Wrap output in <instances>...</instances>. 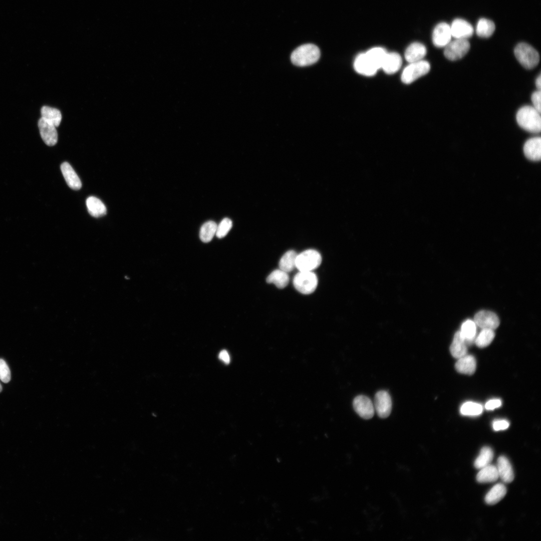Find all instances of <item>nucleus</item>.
Wrapping results in <instances>:
<instances>
[{
  "instance_id": "f257e3e1",
  "label": "nucleus",
  "mask_w": 541,
  "mask_h": 541,
  "mask_svg": "<svg viewBox=\"0 0 541 541\" xmlns=\"http://www.w3.org/2000/svg\"><path fill=\"white\" fill-rule=\"evenodd\" d=\"M540 114L532 106H524L516 113V121L518 125L526 131L538 133L541 130Z\"/></svg>"
},
{
  "instance_id": "f03ea898",
  "label": "nucleus",
  "mask_w": 541,
  "mask_h": 541,
  "mask_svg": "<svg viewBox=\"0 0 541 541\" xmlns=\"http://www.w3.org/2000/svg\"><path fill=\"white\" fill-rule=\"evenodd\" d=\"M320 57L319 48L312 44L301 45L296 48L292 53V62L297 66L304 67L316 63Z\"/></svg>"
},
{
  "instance_id": "7ed1b4c3",
  "label": "nucleus",
  "mask_w": 541,
  "mask_h": 541,
  "mask_svg": "<svg viewBox=\"0 0 541 541\" xmlns=\"http://www.w3.org/2000/svg\"><path fill=\"white\" fill-rule=\"evenodd\" d=\"M514 54L519 63L527 69L534 68L539 61L538 52L525 43L518 44L514 48Z\"/></svg>"
},
{
  "instance_id": "20e7f679",
  "label": "nucleus",
  "mask_w": 541,
  "mask_h": 541,
  "mask_svg": "<svg viewBox=\"0 0 541 541\" xmlns=\"http://www.w3.org/2000/svg\"><path fill=\"white\" fill-rule=\"evenodd\" d=\"M318 283V278L313 272L299 271L293 279L295 288L304 295L313 293L316 290Z\"/></svg>"
},
{
  "instance_id": "39448f33",
  "label": "nucleus",
  "mask_w": 541,
  "mask_h": 541,
  "mask_svg": "<svg viewBox=\"0 0 541 541\" xmlns=\"http://www.w3.org/2000/svg\"><path fill=\"white\" fill-rule=\"evenodd\" d=\"M322 262L321 254L316 250L310 249L298 254L296 267L299 271L313 272Z\"/></svg>"
},
{
  "instance_id": "423d86ee",
  "label": "nucleus",
  "mask_w": 541,
  "mask_h": 541,
  "mask_svg": "<svg viewBox=\"0 0 541 541\" xmlns=\"http://www.w3.org/2000/svg\"><path fill=\"white\" fill-rule=\"evenodd\" d=\"M430 69L429 62L423 60L410 63L402 72L401 80L405 84H410L427 74Z\"/></svg>"
},
{
  "instance_id": "0eeeda50",
  "label": "nucleus",
  "mask_w": 541,
  "mask_h": 541,
  "mask_svg": "<svg viewBox=\"0 0 541 541\" xmlns=\"http://www.w3.org/2000/svg\"><path fill=\"white\" fill-rule=\"evenodd\" d=\"M470 47L468 40L455 39L444 47V55L449 60L456 61L463 58L467 53Z\"/></svg>"
},
{
  "instance_id": "6e6552de",
  "label": "nucleus",
  "mask_w": 541,
  "mask_h": 541,
  "mask_svg": "<svg viewBox=\"0 0 541 541\" xmlns=\"http://www.w3.org/2000/svg\"><path fill=\"white\" fill-rule=\"evenodd\" d=\"M374 407L375 411L381 418L389 416L392 410V399L389 393L385 390L378 391L374 397Z\"/></svg>"
},
{
  "instance_id": "1a4fd4ad",
  "label": "nucleus",
  "mask_w": 541,
  "mask_h": 541,
  "mask_svg": "<svg viewBox=\"0 0 541 541\" xmlns=\"http://www.w3.org/2000/svg\"><path fill=\"white\" fill-rule=\"evenodd\" d=\"M353 406L355 412L363 419H369L374 415L373 403L366 396L360 395L356 396L353 400Z\"/></svg>"
},
{
  "instance_id": "9d476101",
  "label": "nucleus",
  "mask_w": 541,
  "mask_h": 541,
  "mask_svg": "<svg viewBox=\"0 0 541 541\" xmlns=\"http://www.w3.org/2000/svg\"><path fill=\"white\" fill-rule=\"evenodd\" d=\"M450 25L445 22L438 24L432 33V42L437 48H444L451 41Z\"/></svg>"
},
{
  "instance_id": "9b49d317",
  "label": "nucleus",
  "mask_w": 541,
  "mask_h": 541,
  "mask_svg": "<svg viewBox=\"0 0 541 541\" xmlns=\"http://www.w3.org/2000/svg\"><path fill=\"white\" fill-rule=\"evenodd\" d=\"M452 37L455 39H468L474 32L472 25L467 21L457 18L450 25Z\"/></svg>"
},
{
  "instance_id": "f8f14e48",
  "label": "nucleus",
  "mask_w": 541,
  "mask_h": 541,
  "mask_svg": "<svg viewBox=\"0 0 541 541\" xmlns=\"http://www.w3.org/2000/svg\"><path fill=\"white\" fill-rule=\"evenodd\" d=\"M474 322L476 326L483 329L494 330L500 323L498 316L493 312L482 310L477 312L474 317Z\"/></svg>"
},
{
  "instance_id": "ddd939ff",
  "label": "nucleus",
  "mask_w": 541,
  "mask_h": 541,
  "mask_svg": "<svg viewBox=\"0 0 541 541\" xmlns=\"http://www.w3.org/2000/svg\"><path fill=\"white\" fill-rule=\"evenodd\" d=\"M38 127L42 139L49 146L55 145L58 141L56 127L42 117L38 121Z\"/></svg>"
},
{
  "instance_id": "4468645a",
  "label": "nucleus",
  "mask_w": 541,
  "mask_h": 541,
  "mask_svg": "<svg viewBox=\"0 0 541 541\" xmlns=\"http://www.w3.org/2000/svg\"><path fill=\"white\" fill-rule=\"evenodd\" d=\"M354 68L358 73L367 76L374 75L378 70L368 59L365 53H361L356 57Z\"/></svg>"
},
{
  "instance_id": "2eb2a0df",
  "label": "nucleus",
  "mask_w": 541,
  "mask_h": 541,
  "mask_svg": "<svg viewBox=\"0 0 541 541\" xmlns=\"http://www.w3.org/2000/svg\"><path fill=\"white\" fill-rule=\"evenodd\" d=\"M541 139L534 137L528 139L523 145V150L525 157L529 160L537 161L540 160Z\"/></svg>"
},
{
  "instance_id": "dca6fc26",
  "label": "nucleus",
  "mask_w": 541,
  "mask_h": 541,
  "mask_svg": "<svg viewBox=\"0 0 541 541\" xmlns=\"http://www.w3.org/2000/svg\"><path fill=\"white\" fill-rule=\"evenodd\" d=\"M496 468L499 477L504 483H510L514 479L513 470L509 461L506 457L500 456L497 461Z\"/></svg>"
},
{
  "instance_id": "f3484780",
  "label": "nucleus",
  "mask_w": 541,
  "mask_h": 541,
  "mask_svg": "<svg viewBox=\"0 0 541 541\" xmlns=\"http://www.w3.org/2000/svg\"><path fill=\"white\" fill-rule=\"evenodd\" d=\"M401 65L402 59L398 53L387 52L381 69L388 74H392L400 69Z\"/></svg>"
},
{
  "instance_id": "a211bd4d",
  "label": "nucleus",
  "mask_w": 541,
  "mask_h": 541,
  "mask_svg": "<svg viewBox=\"0 0 541 541\" xmlns=\"http://www.w3.org/2000/svg\"><path fill=\"white\" fill-rule=\"evenodd\" d=\"M427 53L425 46L419 42H414L410 44L405 52V58L409 63H413L422 60Z\"/></svg>"
},
{
  "instance_id": "6ab92c4d",
  "label": "nucleus",
  "mask_w": 541,
  "mask_h": 541,
  "mask_svg": "<svg viewBox=\"0 0 541 541\" xmlns=\"http://www.w3.org/2000/svg\"><path fill=\"white\" fill-rule=\"evenodd\" d=\"M61 170L68 185L71 188L77 190L81 188V181L69 163L63 162L61 165Z\"/></svg>"
},
{
  "instance_id": "aec40b11",
  "label": "nucleus",
  "mask_w": 541,
  "mask_h": 541,
  "mask_svg": "<svg viewBox=\"0 0 541 541\" xmlns=\"http://www.w3.org/2000/svg\"><path fill=\"white\" fill-rule=\"evenodd\" d=\"M455 367L457 371L460 373L472 375L476 370V360L473 356L466 354L458 359Z\"/></svg>"
},
{
  "instance_id": "412c9836",
  "label": "nucleus",
  "mask_w": 541,
  "mask_h": 541,
  "mask_svg": "<svg viewBox=\"0 0 541 541\" xmlns=\"http://www.w3.org/2000/svg\"><path fill=\"white\" fill-rule=\"evenodd\" d=\"M87 208L89 214L95 217L105 215L107 209L105 204L101 200L95 196L89 197L86 201Z\"/></svg>"
},
{
  "instance_id": "4be33fe9",
  "label": "nucleus",
  "mask_w": 541,
  "mask_h": 541,
  "mask_svg": "<svg viewBox=\"0 0 541 541\" xmlns=\"http://www.w3.org/2000/svg\"><path fill=\"white\" fill-rule=\"evenodd\" d=\"M499 478L496 466L488 464L480 469L476 475V480L479 483L493 482Z\"/></svg>"
},
{
  "instance_id": "5701e85b",
  "label": "nucleus",
  "mask_w": 541,
  "mask_h": 541,
  "mask_svg": "<svg viewBox=\"0 0 541 541\" xmlns=\"http://www.w3.org/2000/svg\"><path fill=\"white\" fill-rule=\"evenodd\" d=\"M506 491V488L504 484L497 483L487 493L485 496V501L488 504L494 505L504 497Z\"/></svg>"
},
{
  "instance_id": "b1692460",
  "label": "nucleus",
  "mask_w": 541,
  "mask_h": 541,
  "mask_svg": "<svg viewBox=\"0 0 541 541\" xmlns=\"http://www.w3.org/2000/svg\"><path fill=\"white\" fill-rule=\"evenodd\" d=\"M450 351L452 356L455 358H459L467 354L466 344L461 337L459 331L456 332L453 340L450 347Z\"/></svg>"
},
{
  "instance_id": "393cba45",
  "label": "nucleus",
  "mask_w": 541,
  "mask_h": 541,
  "mask_svg": "<svg viewBox=\"0 0 541 541\" xmlns=\"http://www.w3.org/2000/svg\"><path fill=\"white\" fill-rule=\"evenodd\" d=\"M288 273L281 269L273 271L266 278V281L268 284H273L279 289L285 288L289 282Z\"/></svg>"
},
{
  "instance_id": "a878e982",
  "label": "nucleus",
  "mask_w": 541,
  "mask_h": 541,
  "mask_svg": "<svg viewBox=\"0 0 541 541\" xmlns=\"http://www.w3.org/2000/svg\"><path fill=\"white\" fill-rule=\"evenodd\" d=\"M459 332L466 344H470L477 336L476 325L473 321L467 320L462 323Z\"/></svg>"
},
{
  "instance_id": "bb28decb",
  "label": "nucleus",
  "mask_w": 541,
  "mask_h": 541,
  "mask_svg": "<svg viewBox=\"0 0 541 541\" xmlns=\"http://www.w3.org/2000/svg\"><path fill=\"white\" fill-rule=\"evenodd\" d=\"M495 29V24L492 21L486 18H481L477 22L476 33L479 37L486 38L493 34Z\"/></svg>"
},
{
  "instance_id": "cd10ccee",
  "label": "nucleus",
  "mask_w": 541,
  "mask_h": 541,
  "mask_svg": "<svg viewBox=\"0 0 541 541\" xmlns=\"http://www.w3.org/2000/svg\"><path fill=\"white\" fill-rule=\"evenodd\" d=\"M298 254L293 250L287 251L281 258L279 266L280 269L290 273L296 268V258Z\"/></svg>"
},
{
  "instance_id": "c85d7f7f",
  "label": "nucleus",
  "mask_w": 541,
  "mask_h": 541,
  "mask_svg": "<svg viewBox=\"0 0 541 541\" xmlns=\"http://www.w3.org/2000/svg\"><path fill=\"white\" fill-rule=\"evenodd\" d=\"M41 117L52 124L56 127L60 125L62 120V114L58 109L49 106H44L41 109Z\"/></svg>"
},
{
  "instance_id": "c756f323",
  "label": "nucleus",
  "mask_w": 541,
  "mask_h": 541,
  "mask_svg": "<svg viewBox=\"0 0 541 541\" xmlns=\"http://www.w3.org/2000/svg\"><path fill=\"white\" fill-rule=\"evenodd\" d=\"M493 458V451L492 448L489 446H484L481 449L479 455L475 459L474 466L476 469H480L489 464Z\"/></svg>"
},
{
  "instance_id": "7c9ffc66",
  "label": "nucleus",
  "mask_w": 541,
  "mask_h": 541,
  "mask_svg": "<svg viewBox=\"0 0 541 541\" xmlns=\"http://www.w3.org/2000/svg\"><path fill=\"white\" fill-rule=\"evenodd\" d=\"M365 53L373 64L378 70L381 69L382 62L387 53L386 51L381 47H375L370 49Z\"/></svg>"
},
{
  "instance_id": "2f4dec72",
  "label": "nucleus",
  "mask_w": 541,
  "mask_h": 541,
  "mask_svg": "<svg viewBox=\"0 0 541 541\" xmlns=\"http://www.w3.org/2000/svg\"><path fill=\"white\" fill-rule=\"evenodd\" d=\"M217 228L216 223L213 221H208L205 222L201 227L199 237L203 242L210 241L214 235H215Z\"/></svg>"
},
{
  "instance_id": "473e14b6",
  "label": "nucleus",
  "mask_w": 541,
  "mask_h": 541,
  "mask_svg": "<svg viewBox=\"0 0 541 541\" xmlns=\"http://www.w3.org/2000/svg\"><path fill=\"white\" fill-rule=\"evenodd\" d=\"M495 333L493 330L483 329L476 336L474 342L479 348H484L492 342Z\"/></svg>"
},
{
  "instance_id": "72a5a7b5",
  "label": "nucleus",
  "mask_w": 541,
  "mask_h": 541,
  "mask_svg": "<svg viewBox=\"0 0 541 541\" xmlns=\"http://www.w3.org/2000/svg\"><path fill=\"white\" fill-rule=\"evenodd\" d=\"M483 410L481 404L473 402H466L463 404L460 407V413L463 415L477 416L481 414Z\"/></svg>"
},
{
  "instance_id": "f704fd0d",
  "label": "nucleus",
  "mask_w": 541,
  "mask_h": 541,
  "mask_svg": "<svg viewBox=\"0 0 541 541\" xmlns=\"http://www.w3.org/2000/svg\"><path fill=\"white\" fill-rule=\"evenodd\" d=\"M232 226L231 220L228 218H223L218 225H217L215 235L221 238L226 235Z\"/></svg>"
},
{
  "instance_id": "c9c22d12",
  "label": "nucleus",
  "mask_w": 541,
  "mask_h": 541,
  "mask_svg": "<svg viewBox=\"0 0 541 541\" xmlns=\"http://www.w3.org/2000/svg\"><path fill=\"white\" fill-rule=\"evenodd\" d=\"M11 379V371L6 361L0 358V379L5 383L10 382Z\"/></svg>"
},
{
  "instance_id": "e433bc0d",
  "label": "nucleus",
  "mask_w": 541,
  "mask_h": 541,
  "mask_svg": "<svg viewBox=\"0 0 541 541\" xmlns=\"http://www.w3.org/2000/svg\"><path fill=\"white\" fill-rule=\"evenodd\" d=\"M541 92L540 90L534 92L531 96V100L533 104V107L539 113L541 112Z\"/></svg>"
},
{
  "instance_id": "4c0bfd02",
  "label": "nucleus",
  "mask_w": 541,
  "mask_h": 541,
  "mask_svg": "<svg viewBox=\"0 0 541 541\" xmlns=\"http://www.w3.org/2000/svg\"><path fill=\"white\" fill-rule=\"evenodd\" d=\"M509 426V422L506 420H497L493 421L492 427L495 431L505 430Z\"/></svg>"
},
{
  "instance_id": "58836bf2",
  "label": "nucleus",
  "mask_w": 541,
  "mask_h": 541,
  "mask_svg": "<svg viewBox=\"0 0 541 541\" xmlns=\"http://www.w3.org/2000/svg\"><path fill=\"white\" fill-rule=\"evenodd\" d=\"M501 405V401L500 399H493L487 401L485 408L486 410H491L499 407Z\"/></svg>"
},
{
  "instance_id": "ea45409f",
  "label": "nucleus",
  "mask_w": 541,
  "mask_h": 541,
  "mask_svg": "<svg viewBox=\"0 0 541 541\" xmlns=\"http://www.w3.org/2000/svg\"><path fill=\"white\" fill-rule=\"evenodd\" d=\"M218 358L226 364H229L230 361L229 355L225 350H223L220 351L218 355Z\"/></svg>"
},
{
  "instance_id": "a19ab883",
  "label": "nucleus",
  "mask_w": 541,
  "mask_h": 541,
  "mask_svg": "<svg viewBox=\"0 0 541 541\" xmlns=\"http://www.w3.org/2000/svg\"><path fill=\"white\" fill-rule=\"evenodd\" d=\"M535 86H536V88H537V89L538 90H540V88H541V76H540V74H539V76H538V77L536 79L535 82Z\"/></svg>"
},
{
  "instance_id": "79ce46f5",
  "label": "nucleus",
  "mask_w": 541,
  "mask_h": 541,
  "mask_svg": "<svg viewBox=\"0 0 541 541\" xmlns=\"http://www.w3.org/2000/svg\"><path fill=\"white\" fill-rule=\"evenodd\" d=\"M2 389H3L2 386V385H1V384L0 383V393L2 392Z\"/></svg>"
}]
</instances>
